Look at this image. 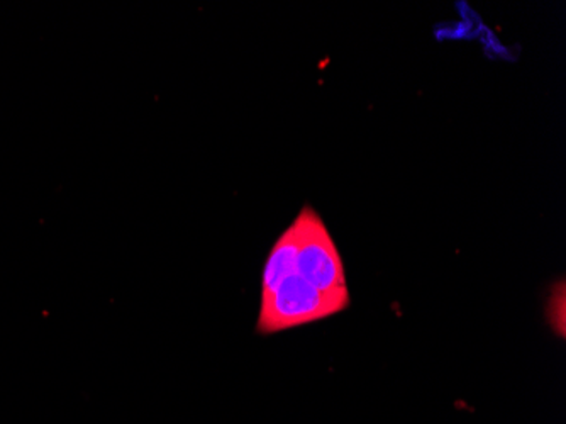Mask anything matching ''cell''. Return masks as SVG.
Instances as JSON below:
<instances>
[{"label":"cell","instance_id":"1","mask_svg":"<svg viewBox=\"0 0 566 424\" xmlns=\"http://www.w3.org/2000/svg\"><path fill=\"white\" fill-rule=\"evenodd\" d=\"M348 290L323 292L305 282L298 273L289 277L275 292L260 298L259 323L262 334L294 330L314 321L326 320L348 308Z\"/></svg>","mask_w":566,"mask_h":424},{"label":"cell","instance_id":"2","mask_svg":"<svg viewBox=\"0 0 566 424\" xmlns=\"http://www.w3.org/2000/svg\"><path fill=\"white\" fill-rule=\"evenodd\" d=\"M294 226L298 236V276L323 292L348 290L342 255L316 210L304 207Z\"/></svg>","mask_w":566,"mask_h":424},{"label":"cell","instance_id":"3","mask_svg":"<svg viewBox=\"0 0 566 424\" xmlns=\"http://www.w3.org/2000/svg\"><path fill=\"white\" fill-rule=\"evenodd\" d=\"M298 236L294 223L280 235L265 261L262 298L272 294L289 277L297 273Z\"/></svg>","mask_w":566,"mask_h":424}]
</instances>
